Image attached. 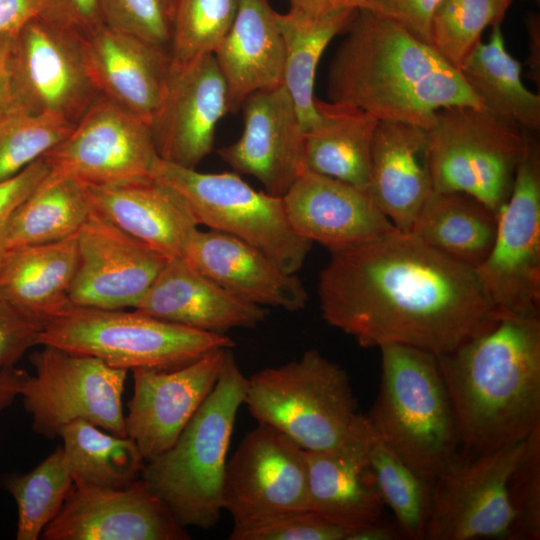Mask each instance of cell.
Here are the masks:
<instances>
[{"instance_id":"obj_53","label":"cell","mask_w":540,"mask_h":540,"mask_svg":"<svg viewBox=\"0 0 540 540\" xmlns=\"http://www.w3.org/2000/svg\"><path fill=\"white\" fill-rule=\"evenodd\" d=\"M404 539L397 524L382 523L381 520L352 530L347 540H398Z\"/></svg>"},{"instance_id":"obj_12","label":"cell","mask_w":540,"mask_h":540,"mask_svg":"<svg viewBox=\"0 0 540 540\" xmlns=\"http://www.w3.org/2000/svg\"><path fill=\"white\" fill-rule=\"evenodd\" d=\"M46 181L111 185L151 177L159 158L148 124L98 95L72 131L43 156Z\"/></svg>"},{"instance_id":"obj_34","label":"cell","mask_w":540,"mask_h":540,"mask_svg":"<svg viewBox=\"0 0 540 540\" xmlns=\"http://www.w3.org/2000/svg\"><path fill=\"white\" fill-rule=\"evenodd\" d=\"M93 208L84 183L45 179L12 215L6 249L59 241L76 235Z\"/></svg>"},{"instance_id":"obj_6","label":"cell","mask_w":540,"mask_h":540,"mask_svg":"<svg viewBox=\"0 0 540 540\" xmlns=\"http://www.w3.org/2000/svg\"><path fill=\"white\" fill-rule=\"evenodd\" d=\"M243 405L306 451L333 449L371 429L345 369L316 349L247 377Z\"/></svg>"},{"instance_id":"obj_16","label":"cell","mask_w":540,"mask_h":540,"mask_svg":"<svg viewBox=\"0 0 540 540\" xmlns=\"http://www.w3.org/2000/svg\"><path fill=\"white\" fill-rule=\"evenodd\" d=\"M45 540H187L166 503L143 479L123 488L73 484Z\"/></svg>"},{"instance_id":"obj_30","label":"cell","mask_w":540,"mask_h":540,"mask_svg":"<svg viewBox=\"0 0 540 540\" xmlns=\"http://www.w3.org/2000/svg\"><path fill=\"white\" fill-rule=\"evenodd\" d=\"M319 120L305 131L306 170L369 191L371 147L378 120L355 107L316 99Z\"/></svg>"},{"instance_id":"obj_19","label":"cell","mask_w":540,"mask_h":540,"mask_svg":"<svg viewBox=\"0 0 540 540\" xmlns=\"http://www.w3.org/2000/svg\"><path fill=\"white\" fill-rule=\"evenodd\" d=\"M229 112L227 88L213 54L175 66L164 101L150 124L162 160L196 169L213 150L219 121Z\"/></svg>"},{"instance_id":"obj_10","label":"cell","mask_w":540,"mask_h":540,"mask_svg":"<svg viewBox=\"0 0 540 540\" xmlns=\"http://www.w3.org/2000/svg\"><path fill=\"white\" fill-rule=\"evenodd\" d=\"M42 346L30 355L35 374H29L20 394L34 432L52 439L67 424L84 420L127 436L122 395L128 370L93 356Z\"/></svg>"},{"instance_id":"obj_14","label":"cell","mask_w":540,"mask_h":540,"mask_svg":"<svg viewBox=\"0 0 540 540\" xmlns=\"http://www.w3.org/2000/svg\"><path fill=\"white\" fill-rule=\"evenodd\" d=\"M526 441L481 456H459L438 475L425 540H510L507 483Z\"/></svg>"},{"instance_id":"obj_35","label":"cell","mask_w":540,"mask_h":540,"mask_svg":"<svg viewBox=\"0 0 540 540\" xmlns=\"http://www.w3.org/2000/svg\"><path fill=\"white\" fill-rule=\"evenodd\" d=\"M63 453L74 484L123 488L138 480L144 459L136 443L84 420L61 430Z\"/></svg>"},{"instance_id":"obj_41","label":"cell","mask_w":540,"mask_h":540,"mask_svg":"<svg viewBox=\"0 0 540 540\" xmlns=\"http://www.w3.org/2000/svg\"><path fill=\"white\" fill-rule=\"evenodd\" d=\"M513 511L510 540L540 538V428L526 441L524 452L508 477Z\"/></svg>"},{"instance_id":"obj_23","label":"cell","mask_w":540,"mask_h":540,"mask_svg":"<svg viewBox=\"0 0 540 540\" xmlns=\"http://www.w3.org/2000/svg\"><path fill=\"white\" fill-rule=\"evenodd\" d=\"M183 258L227 291L253 304L289 312L307 305L308 292L297 274L283 270L260 250L231 235L196 229Z\"/></svg>"},{"instance_id":"obj_2","label":"cell","mask_w":540,"mask_h":540,"mask_svg":"<svg viewBox=\"0 0 540 540\" xmlns=\"http://www.w3.org/2000/svg\"><path fill=\"white\" fill-rule=\"evenodd\" d=\"M462 457L526 440L540 428V318L504 314L487 331L436 355Z\"/></svg>"},{"instance_id":"obj_49","label":"cell","mask_w":540,"mask_h":540,"mask_svg":"<svg viewBox=\"0 0 540 540\" xmlns=\"http://www.w3.org/2000/svg\"><path fill=\"white\" fill-rule=\"evenodd\" d=\"M366 1L367 0H289V10L310 18H322L336 12L362 9Z\"/></svg>"},{"instance_id":"obj_20","label":"cell","mask_w":540,"mask_h":540,"mask_svg":"<svg viewBox=\"0 0 540 540\" xmlns=\"http://www.w3.org/2000/svg\"><path fill=\"white\" fill-rule=\"evenodd\" d=\"M243 130L218 150L236 173L256 178L269 194L282 197L306 170L305 132L283 85L248 96L242 106Z\"/></svg>"},{"instance_id":"obj_28","label":"cell","mask_w":540,"mask_h":540,"mask_svg":"<svg viewBox=\"0 0 540 540\" xmlns=\"http://www.w3.org/2000/svg\"><path fill=\"white\" fill-rule=\"evenodd\" d=\"M213 55L226 84L229 112L239 110L251 94L283 85L284 44L268 0H240Z\"/></svg>"},{"instance_id":"obj_26","label":"cell","mask_w":540,"mask_h":540,"mask_svg":"<svg viewBox=\"0 0 540 540\" xmlns=\"http://www.w3.org/2000/svg\"><path fill=\"white\" fill-rule=\"evenodd\" d=\"M427 130L396 121H378L374 132L369 193L400 231L409 232L434 192L428 163Z\"/></svg>"},{"instance_id":"obj_52","label":"cell","mask_w":540,"mask_h":540,"mask_svg":"<svg viewBox=\"0 0 540 540\" xmlns=\"http://www.w3.org/2000/svg\"><path fill=\"white\" fill-rule=\"evenodd\" d=\"M528 32V57L526 64L529 68V76L538 85L540 83V17L532 13L527 20Z\"/></svg>"},{"instance_id":"obj_22","label":"cell","mask_w":540,"mask_h":540,"mask_svg":"<svg viewBox=\"0 0 540 540\" xmlns=\"http://www.w3.org/2000/svg\"><path fill=\"white\" fill-rule=\"evenodd\" d=\"M83 44L98 93L150 127L167 93L170 53L103 23L83 36Z\"/></svg>"},{"instance_id":"obj_42","label":"cell","mask_w":540,"mask_h":540,"mask_svg":"<svg viewBox=\"0 0 540 540\" xmlns=\"http://www.w3.org/2000/svg\"><path fill=\"white\" fill-rule=\"evenodd\" d=\"M177 0H98L103 24L170 53Z\"/></svg>"},{"instance_id":"obj_50","label":"cell","mask_w":540,"mask_h":540,"mask_svg":"<svg viewBox=\"0 0 540 540\" xmlns=\"http://www.w3.org/2000/svg\"><path fill=\"white\" fill-rule=\"evenodd\" d=\"M36 14L34 0H0V32H14Z\"/></svg>"},{"instance_id":"obj_45","label":"cell","mask_w":540,"mask_h":540,"mask_svg":"<svg viewBox=\"0 0 540 540\" xmlns=\"http://www.w3.org/2000/svg\"><path fill=\"white\" fill-rule=\"evenodd\" d=\"M443 0H367L370 13L396 24L420 41L430 45L432 16Z\"/></svg>"},{"instance_id":"obj_8","label":"cell","mask_w":540,"mask_h":540,"mask_svg":"<svg viewBox=\"0 0 540 540\" xmlns=\"http://www.w3.org/2000/svg\"><path fill=\"white\" fill-rule=\"evenodd\" d=\"M427 136L433 190L466 193L498 213L532 135L485 108L451 106L436 112Z\"/></svg>"},{"instance_id":"obj_7","label":"cell","mask_w":540,"mask_h":540,"mask_svg":"<svg viewBox=\"0 0 540 540\" xmlns=\"http://www.w3.org/2000/svg\"><path fill=\"white\" fill-rule=\"evenodd\" d=\"M37 345L93 356L125 370H169L235 343L225 334L163 321L137 310L70 304L43 326Z\"/></svg>"},{"instance_id":"obj_36","label":"cell","mask_w":540,"mask_h":540,"mask_svg":"<svg viewBox=\"0 0 540 540\" xmlns=\"http://www.w3.org/2000/svg\"><path fill=\"white\" fill-rule=\"evenodd\" d=\"M367 455L380 499L393 512L403 538L425 540L433 482L410 468L374 431Z\"/></svg>"},{"instance_id":"obj_1","label":"cell","mask_w":540,"mask_h":540,"mask_svg":"<svg viewBox=\"0 0 540 540\" xmlns=\"http://www.w3.org/2000/svg\"><path fill=\"white\" fill-rule=\"evenodd\" d=\"M317 289L323 319L363 347L400 344L441 355L504 315L475 269L398 229L331 253Z\"/></svg>"},{"instance_id":"obj_9","label":"cell","mask_w":540,"mask_h":540,"mask_svg":"<svg viewBox=\"0 0 540 540\" xmlns=\"http://www.w3.org/2000/svg\"><path fill=\"white\" fill-rule=\"evenodd\" d=\"M151 177L176 190L198 225L236 237L297 274L313 242L292 228L282 197L258 191L238 173H203L161 158Z\"/></svg>"},{"instance_id":"obj_38","label":"cell","mask_w":540,"mask_h":540,"mask_svg":"<svg viewBox=\"0 0 540 540\" xmlns=\"http://www.w3.org/2000/svg\"><path fill=\"white\" fill-rule=\"evenodd\" d=\"M512 1L443 0L431 19L430 46L460 70L481 42L483 31L502 23Z\"/></svg>"},{"instance_id":"obj_25","label":"cell","mask_w":540,"mask_h":540,"mask_svg":"<svg viewBox=\"0 0 540 540\" xmlns=\"http://www.w3.org/2000/svg\"><path fill=\"white\" fill-rule=\"evenodd\" d=\"M85 186L95 213L167 258L183 257L199 225L172 187L152 177Z\"/></svg>"},{"instance_id":"obj_31","label":"cell","mask_w":540,"mask_h":540,"mask_svg":"<svg viewBox=\"0 0 540 540\" xmlns=\"http://www.w3.org/2000/svg\"><path fill=\"white\" fill-rule=\"evenodd\" d=\"M498 213L462 192H433L409 231L443 256L476 269L494 244Z\"/></svg>"},{"instance_id":"obj_39","label":"cell","mask_w":540,"mask_h":540,"mask_svg":"<svg viewBox=\"0 0 540 540\" xmlns=\"http://www.w3.org/2000/svg\"><path fill=\"white\" fill-rule=\"evenodd\" d=\"M240 0H177L170 55L185 66L213 54L229 31Z\"/></svg>"},{"instance_id":"obj_21","label":"cell","mask_w":540,"mask_h":540,"mask_svg":"<svg viewBox=\"0 0 540 540\" xmlns=\"http://www.w3.org/2000/svg\"><path fill=\"white\" fill-rule=\"evenodd\" d=\"M282 199L294 231L320 243L330 253L397 230L369 191L309 170L296 179Z\"/></svg>"},{"instance_id":"obj_44","label":"cell","mask_w":540,"mask_h":540,"mask_svg":"<svg viewBox=\"0 0 540 540\" xmlns=\"http://www.w3.org/2000/svg\"><path fill=\"white\" fill-rule=\"evenodd\" d=\"M41 329L0 294V369L15 366L37 345Z\"/></svg>"},{"instance_id":"obj_46","label":"cell","mask_w":540,"mask_h":540,"mask_svg":"<svg viewBox=\"0 0 540 540\" xmlns=\"http://www.w3.org/2000/svg\"><path fill=\"white\" fill-rule=\"evenodd\" d=\"M48 173L49 167L44 158L40 157L14 177L0 182V261L7 251L6 235L12 215Z\"/></svg>"},{"instance_id":"obj_18","label":"cell","mask_w":540,"mask_h":540,"mask_svg":"<svg viewBox=\"0 0 540 540\" xmlns=\"http://www.w3.org/2000/svg\"><path fill=\"white\" fill-rule=\"evenodd\" d=\"M227 349L210 351L175 369L132 370L134 390L125 416L126 435L144 461L176 442L215 386Z\"/></svg>"},{"instance_id":"obj_13","label":"cell","mask_w":540,"mask_h":540,"mask_svg":"<svg viewBox=\"0 0 540 540\" xmlns=\"http://www.w3.org/2000/svg\"><path fill=\"white\" fill-rule=\"evenodd\" d=\"M222 506L234 520L233 530L309 510L305 450L258 423L227 460Z\"/></svg>"},{"instance_id":"obj_48","label":"cell","mask_w":540,"mask_h":540,"mask_svg":"<svg viewBox=\"0 0 540 540\" xmlns=\"http://www.w3.org/2000/svg\"><path fill=\"white\" fill-rule=\"evenodd\" d=\"M14 32H0V121L24 113L16 71Z\"/></svg>"},{"instance_id":"obj_43","label":"cell","mask_w":540,"mask_h":540,"mask_svg":"<svg viewBox=\"0 0 540 540\" xmlns=\"http://www.w3.org/2000/svg\"><path fill=\"white\" fill-rule=\"evenodd\" d=\"M350 531L311 510L289 513L241 530L231 540H347Z\"/></svg>"},{"instance_id":"obj_37","label":"cell","mask_w":540,"mask_h":540,"mask_svg":"<svg viewBox=\"0 0 540 540\" xmlns=\"http://www.w3.org/2000/svg\"><path fill=\"white\" fill-rule=\"evenodd\" d=\"M74 481L62 447L27 473L10 475L5 489L17 507V540H37L58 515Z\"/></svg>"},{"instance_id":"obj_27","label":"cell","mask_w":540,"mask_h":540,"mask_svg":"<svg viewBox=\"0 0 540 540\" xmlns=\"http://www.w3.org/2000/svg\"><path fill=\"white\" fill-rule=\"evenodd\" d=\"M371 429L342 445L306 451L309 510L350 532L380 520L384 504L368 462Z\"/></svg>"},{"instance_id":"obj_29","label":"cell","mask_w":540,"mask_h":540,"mask_svg":"<svg viewBox=\"0 0 540 540\" xmlns=\"http://www.w3.org/2000/svg\"><path fill=\"white\" fill-rule=\"evenodd\" d=\"M77 266V234L9 249L0 261V294L43 328L70 305Z\"/></svg>"},{"instance_id":"obj_47","label":"cell","mask_w":540,"mask_h":540,"mask_svg":"<svg viewBox=\"0 0 540 540\" xmlns=\"http://www.w3.org/2000/svg\"><path fill=\"white\" fill-rule=\"evenodd\" d=\"M37 14L82 36L101 25L98 0H34Z\"/></svg>"},{"instance_id":"obj_40","label":"cell","mask_w":540,"mask_h":540,"mask_svg":"<svg viewBox=\"0 0 540 540\" xmlns=\"http://www.w3.org/2000/svg\"><path fill=\"white\" fill-rule=\"evenodd\" d=\"M75 124L52 114L19 113L0 121V182L60 143Z\"/></svg>"},{"instance_id":"obj_33","label":"cell","mask_w":540,"mask_h":540,"mask_svg":"<svg viewBox=\"0 0 540 540\" xmlns=\"http://www.w3.org/2000/svg\"><path fill=\"white\" fill-rule=\"evenodd\" d=\"M357 11L345 10L322 18H310L291 10L277 13L285 52L283 86L304 132L319 120L314 83L320 58L331 40L347 30Z\"/></svg>"},{"instance_id":"obj_11","label":"cell","mask_w":540,"mask_h":540,"mask_svg":"<svg viewBox=\"0 0 540 540\" xmlns=\"http://www.w3.org/2000/svg\"><path fill=\"white\" fill-rule=\"evenodd\" d=\"M475 272L502 314L539 316L540 147L533 136L498 212L492 249Z\"/></svg>"},{"instance_id":"obj_3","label":"cell","mask_w":540,"mask_h":540,"mask_svg":"<svg viewBox=\"0 0 540 540\" xmlns=\"http://www.w3.org/2000/svg\"><path fill=\"white\" fill-rule=\"evenodd\" d=\"M327 74L330 102L428 130L451 106L483 108L459 70L396 24L359 9Z\"/></svg>"},{"instance_id":"obj_15","label":"cell","mask_w":540,"mask_h":540,"mask_svg":"<svg viewBox=\"0 0 540 540\" xmlns=\"http://www.w3.org/2000/svg\"><path fill=\"white\" fill-rule=\"evenodd\" d=\"M14 49L24 113L76 124L99 95L83 36L36 14L14 32Z\"/></svg>"},{"instance_id":"obj_4","label":"cell","mask_w":540,"mask_h":540,"mask_svg":"<svg viewBox=\"0 0 540 540\" xmlns=\"http://www.w3.org/2000/svg\"><path fill=\"white\" fill-rule=\"evenodd\" d=\"M246 387L229 348L215 386L176 442L144 464L142 479L184 528L210 529L220 519L227 453Z\"/></svg>"},{"instance_id":"obj_51","label":"cell","mask_w":540,"mask_h":540,"mask_svg":"<svg viewBox=\"0 0 540 540\" xmlns=\"http://www.w3.org/2000/svg\"><path fill=\"white\" fill-rule=\"evenodd\" d=\"M29 374L15 366L0 369V414L20 396Z\"/></svg>"},{"instance_id":"obj_24","label":"cell","mask_w":540,"mask_h":540,"mask_svg":"<svg viewBox=\"0 0 540 540\" xmlns=\"http://www.w3.org/2000/svg\"><path fill=\"white\" fill-rule=\"evenodd\" d=\"M134 309L163 321L218 334L234 328H254L266 318L264 307L227 291L183 257L167 260Z\"/></svg>"},{"instance_id":"obj_17","label":"cell","mask_w":540,"mask_h":540,"mask_svg":"<svg viewBox=\"0 0 540 540\" xmlns=\"http://www.w3.org/2000/svg\"><path fill=\"white\" fill-rule=\"evenodd\" d=\"M77 247L69 291L77 306L134 308L169 259L94 211L77 233Z\"/></svg>"},{"instance_id":"obj_5","label":"cell","mask_w":540,"mask_h":540,"mask_svg":"<svg viewBox=\"0 0 540 540\" xmlns=\"http://www.w3.org/2000/svg\"><path fill=\"white\" fill-rule=\"evenodd\" d=\"M379 349L380 388L368 421L399 458L433 482L460 456L456 419L437 356L400 344Z\"/></svg>"},{"instance_id":"obj_32","label":"cell","mask_w":540,"mask_h":540,"mask_svg":"<svg viewBox=\"0 0 540 540\" xmlns=\"http://www.w3.org/2000/svg\"><path fill=\"white\" fill-rule=\"evenodd\" d=\"M483 108L530 133L540 129V96L525 87L521 64L505 45L500 25L492 27L460 68Z\"/></svg>"}]
</instances>
